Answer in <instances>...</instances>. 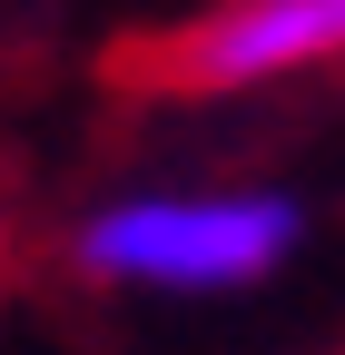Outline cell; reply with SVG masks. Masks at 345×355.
Instances as JSON below:
<instances>
[{"label": "cell", "instance_id": "obj_1", "mask_svg": "<svg viewBox=\"0 0 345 355\" xmlns=\"http://www.w3.org/2000/svg\"><path fill=\"white\" fill-rule=\"evenodd\" d=\"M296 198L276 188H148L118 198L79 227V266L109 286H168V296H218V286H256L267 266L296 247Z\"/></svg>", "mask_w": 345, "mask_h": 355}, {"label": "cell", "instance_id": "obj_2", "mask_svg": "<svg viewBox=\"0 0 345 355\" xmlns=\"http://www.w3.org/2000/svg\"><path fill=\"white\" fill-rule=\"evenodd\" d=\"M345 60V0H227L188 40H168L158 69L168 89H256Z\"/></svg>", "mask_w": 345, "mask_h": 355}]
</instances>
